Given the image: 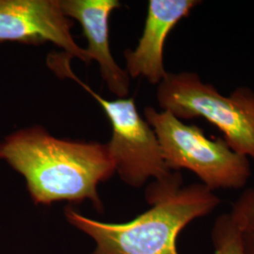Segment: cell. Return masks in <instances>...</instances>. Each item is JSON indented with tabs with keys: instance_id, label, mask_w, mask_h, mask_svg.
<instances>
[{
	"instance_id": "cell-6",
	"label": "cell",
	"mask_w": 254,
	"mask_h": 254,
	"mask_svg": "<svg viewBox=\"0 0 254 254\" xmlns=\"http://www.w3.org/2000/svg\"><path fill=\"white\" fill-rule=\"evenodd\" d=\"M73 25L64 14L60 0H0V43L50 42L70 58L89 64L91 61L87 50L72 35Z\"/></svg>"
},
{
	"instance_id": "cell-9",
	"label": "cell",
	"mask_w": 254,
	"mask_h": 254,
	"mask_svg": "<svg viewBox=\"0 0 254 254\" xmlns=\"http://www.w3.org/2000/svg\"><path fill=\"white\" fill-rule=\"evenodd\" d=\"M244 232L245 228L232 210L220 215L211 234L215 254H246Z\"/></svg>"
},
{
	"instance_id": "cell-11",
	"label": "cell",
	"mask_w": 254,
	"mask_h": 254,
	"mask_svg": "<svg viewBox=\"0 0 254 254\" xmlns=\"http://www.w3.org/2000/svg\"><path fill=\"white\" fill-rule=\"evenodd\" d=\"M244 247L246 254H254V229H245Z\"/></svg>"
},
{
	"instance_id": "cell-3",
	"label": "cell",
	"mask_w": 254,
	"mask_h": 254,
	"mask_svg": "<svg viewBox=\"0 0 254 254\" xmlns=\"http://www.w3.org/2000/svg\"><path fill=\"white\" fill-rule=\"evenodd\" d=\"M160 109L183 119L202 118L223 134L231 149L254 160V90L237 87L229 95L194 72L167 73L158 84Z\"/></svg>"
},
{
	"instance_id": "cell-10",
	"label": "cell",
	"mask_w": 254,
	"mask_h": 254,
	"mask_svg": "<svg viewBox=\"0 0 254 254\" xmlns=\"http://www.w3.org/2000/svg\"><path fill=\"white\" fill-rule=\"evenodd\" d=\"M232 211L245 229H254V189H250L237 199Z\"/></svg>"
},
{
	"instance_id": "cell-5",
	"label": "cell",
	"mask_w": 254,
	"mask_h": 254,
	"mask_svg": "<svg viewBox=\"0 0 254 254\" xmlns=\"http://www.w3.org/2000/svg\"><path fill=\"white\" fill-rule=\"evenodd\" d=\"M70 57L49 56L48 65L56 73L77 82L102 106L112 127V136L107 147L121 178L129 186L142 187L148 179L161 181L171 172L165 163L154 129L141 117L133 98L107 100L82 82L71 70Z\"/></svg>"
},
{
	"instance_id": "cell-1",
	"label": "cell",
	"mask_w": 254,
	"mask_h": 254,
	"mask_svg": "<svg viewBox=\"0 0 254 254\" xmlns=\"http://www.w3.org/2000/svg\"><path fill=\"white\" fill-rule=\"evenodd\" d=\"M0 159L24 176L35 203L90 200L99 211L97 186L116 172L107 144L58 138L41 127L5 137Z\"/></svg>"
},
{
	"instance_id": "cell-2",
	"label": "cell",
	"mask_w": 254,
	"mask_h": 254,
	"mask_svg": "<svg viewBox=\"0 0 254 254\" xmlns=\"http://www.w3.org/2000/svg\"><path fill=\"white\" fill-rule=\"evenodd\" d=\"M151 207L126 223H105L86 218L71 207L68 221L97 244L92 254H180L177 238L197 218L213 213L221 200L201 183L183 186L180 172L154 181L146 190Z\"/></svg>"
},
{
	"instance_id": "cell-4",
	"label": "cell",
	"mask_w": 254,
	"mask_h": 254,
	"mask_svg": "<svg viewBox=\"0 0 254 254\" xmlns=\"http://www.w3.org/2000/svg\"><path fill=\"white\" fill-rule=\"evenodd\" d=\"M144 119L154 129L171 172L188 170L212 191L239 190L250 180L249 158L231 149L223 138L211 139L200 127L187 125L166 110L146 108Z\"/></svg>"
},
{
	"instance_id": "cell-7",
	"label": "cell",
	"mask_w": 254,
	"mask_h": 254,
	"mask_svg": "<svg viewBox=\"0 0 254 254\" xmlns=\"http://www.w3.org/2000/svg\"><path fill=\"white\" fill-rule=\"evenodd\" d=\"M202 2L200 0H150L145 25L134 50L125 52L127 72L136 78L143 76L152 84H159L168 72L164 65L167 37L182 19Z\"/></svg>"
},
{
	"instance_id": "cell-8",
	"label": "cell",
	"mask_w": 254,
	"mask_h": 254,
	"mask_svg": "<svg viewBox=\"0 0 254 254\" xmlns=\"http://www.w3.org/2000/svg\"><path fill=\"white\" fill-rule=\"evenodd\" d=\"M64 14L75 19L81 25L88 40L86 48L91 61H96L102 78L109 91L119 98H126L129 92L130 76L114 61L109 47V17L120 7L118 0H62Z\"/></svg>"
}]
</instances>
